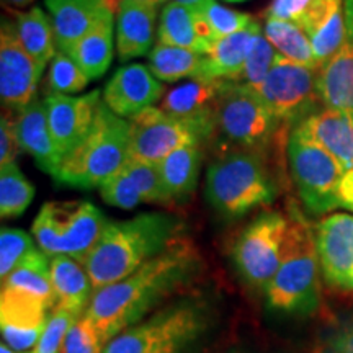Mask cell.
<instances>
[{
	"mask_svg": "<svg viewBox=\"0 0 353 353\" xmlns=\"http://www.w3.org/2000/svg\"><path fill=\"white\" fill-rule=\"evenodd\" d=\"M103 348L95 325L85 314L70 325L65 335L64 353H103Z\"/></svg>",
	"mask_w": 353,
	"mask_h": 353,
	"instance_id": "obj_41",
	"label": "cell"
},
{
	"mask_svg": "<svg viewBox=\"0 0 353 353\" xmlns=\"http://www.w3.org/2000/svg\"><path fill=\"white\" fill-rule=\"evenodd\" d=\"M201 164L200 144H188L167 156L159 165L162 182L172 201H185L198 183Z\"/></svg>",
	"mask_w": 353,
	"mask_h": 353,
	"instance_id": "obj_30",
	"label": "cell"
},
{
	"mask_svg": "<svg viewBox=\"0 0 353 353\" xmlns=\"http://www.w3.org/2000/svg\"><path fill=\"white\" fill-rule=\"evenodd\" d=\"M130 157L161 164L167 156L188 144H201L216 130V120H183L151 107L132 118Z\"/></svg>",
	"mask_w": 353,
	"mask_h": 353,
	"instance_id": "obj_11",
	"label": "cell"
},
{
	"mask_svg": "<svg viewBox=\"0 0 353 353\" xmlns=\"http://www.w3.org/2000/svg\"><path fill=\"white\" fill-rule=\"evenodd\" d=\"M100 195L110 206L132 210L143 203H169L157 164L128 157L117 175L100 187Z\"/></svg>",
	"mask_w": 353,
	"mask_h": 353,
	"instance_id": "obj_15",
	"label": "cell"
},
{
	"mask_svg": "<svg viewBox=\"0 0 353 353\" xmlns=\"http://www.w3.org/2000/svg\"><path fill=\"white\" fill-rule=\"evenodd\" d=\"M263 34L273 44L278 54L291 63L319 70V64L312 51L307 34L291 21L265 17Z\"/></svg>",
	"mask_w": 353,
	"mask_h": 353,
	"instance_id": "obj_32",
	"label": "cell"
},
{
	"mask_svg": "<svg viewBox=\"0 0 353 353\" xmlns=\"http://www.w3.org/2000/svg\"><path fill=\"white\" fill-rule=\"evenodd\" d=\"M44 2L50 8L57 48L65 54L87 33L101 10L108 8L107 0H44Z\"/></svg>",
	"mask_w": 353,
	"mask_h": 353,
	"instance_id": "obj_25",
	"label": "cell"
},
{
	"mask_svg": "<svg viewBox=\"0 0 353 353\" xmlns=\"http://www.w3.org/2000/svg\"><path fill=\"white\" fill-rule=\"evenodd\" d=\"M17 37L23 50L44 69L56 56V34L52 20L39 7L28 12H13Z\"/></svg>",
	"mask_w": 353,
	"mask_h": 353,
	"instance_id": "obj_31",
	"label": "cell"
},
{
	"mask_svg": "<svg viewBox=\"0 0 353 353\" xmlns=\"http://www.w3.org/2000/svg\"><path fill=\"white\" fill-rule=\"evenodd\" d=\"M43 70L20 44L15 23L3 19L0 30V99L3 107L20 112L32 103Z\"/></svg>",
	"mask_w": 353,
	"mask_h": 353,
	"instance_id": "obj_13",
	"label": "cell"
},
{
	"mask_svg": "<svg viewBox=\"0 0 353 353\" xmlns=\"http://www.w3.org/2000/svg\"><path fill=\"white\" fill-rule=\"evenodd\" d=\"M339 203L342 210H347L353 214V170L343 172L341 187H339Z\"/></svg>",
	"mask_w": 353,
	"mask_h": 353,
	"instance_id": "obj_44",
	"label": "cell"
},
{
	"mask_svg": "<svg viewBox=\"0 0 353 353\" xmlns=\"http://www.w3.org/2000/svg\"><path fill=\"white\" fill-rule=\"evenodd\" d=\"M38 249L21 229L2 228L0 231V276L7 278L23 260Z\"/></svg>",
	"mask_w": 353,
	"mask_h": 353,
	"instance_id": "obj_40",
	"label": "cell"
},
{
	"mask_svg": "<svg viewBox=\"0 0 353 353\" xmlns=\"http://www.w3.org/2000/svg\"><path fill=\"white\" fill-rule=\"evenodd\" d=\"M303 132L327 151L343 172L353 170V117L341 110L322 107L298 123Z\"/></svg>",
	"mask_w": 353,
	"mask_h": 353,
	"instance_id": "obj_22",
	"label": "cell"
},
{
	"mask_svg": "<svg viewBox=\"0 0 353 353\" xmlns=\"http://www.w3.org/2000/svg\"><path fill=\"white\" fill-rule=\"evenodd\" d=\"M317 353H353V317L339 325Z\"/></svg>",
	"mask_w": 353,
	"mask_h": 353,
	"instance_id": "obj_43",
	"label": "cell"
},
{
	"mask_svg": "<svg viewBox=\"0 0 353 353\" xmlns=\"http://www.w3.org/2000/svg\"><path fill=\"white\" fill-rule=\"evenodd\" d=\"M157 41L208 54L216 39L198 8L169 2L159 20Z\"/></svg>",
	"mask_w": 353,
	"mask_h": 353,
	"instance_id": "obj_20",
	"label": "cell"
},
{
	"mask_svg": "<svg viewBox=\"0 0 353 353\" xmlns=\"http://www.w3.org/2000/svg\"><path fill=\"white\" fill-rule=\"evenodd\" d=\"M15 128L21 151L28 152L39 169L54 176L63 157L51 136L46 101L34 99L21 108L15 118Z\"/></svg>",
	"mask_w": 353,
	"mask_h": 353,
	"instance_id": "obj_21",
	"label": "cell"
},
{
	"mask_svg": "<svg viewBox=\"0 0 353 353\" xmlns=\"http://www.w3.org/2000/svg\"><path fill=\"white\" fill-rule=\"evenodd\" d=\"M34 0H2V3L6 6L8 10L12 12H20L21 8L32 6Z\"/></svg>",
	"mask_w": 353,
	"mask_h": 353,
	"instance_id": "obj_45",
	"label": "cell"
},
{
	"mask_svg": "<svg viewBox=\"0 0 353 353\" xmlns=\"http://www.w3.org/2000/svg\"><path fill=\"white\" fill-rule=\"evenodd\" d=\"M131 121L114 114L101 100L90 130L61 161L52 179L74 188H95L117 175L130 157Z\"/></svg>",
	"mask_w": 353,
	"mask_h": 353,
	"instance_id": "obj_4",
	"label": "cell"
},
{
	"mask_svg": "<svg viewBox=\"0 0 353 353\" xmlns=\"http://www.w3.org/2000/svg\"><path fill=\"white\" fill-rule=\"evenodd\" d=\"M21 151L19 136H17L15 120L8 113H2L0 120V167L15 162Z\"/></svg>",
	"mask_w": 353,
	"mask_h": 353,
	"instance_id": "obj_42",
	"label": "cell"
},
{
	"mask_svg": "<svg viewBox=\"0 0 353 353\" xmlns=\"http://www.w3.org/2000/svg\"><path fill=\"white\" fill-rule=\"evenodd\" d=\"M100 97L99 90H92L81 97L51 92L46 95L44 101L48 110V123L61 157L72 151L85 138L101 103Z\"/></svg>",
	"mask_w": 353,
	"mask_h": 353,
	"instance_id": "obj_16",
	"label": "cell"
},
{
	"mask_svg": "<svg viewBox=\"0 0 353 353\" xmlns=\"http://www.w3.org/2000/svg\"><path fill=\"white\" fill-rule=\"evenodd\" d=\"M228 2H244V0H228Z\"/></svg>",
	"mask_w": 353,
	"mask_h": 353,
	"instance_id": "obj_49",
	"label": "cell"
},
{
	"mask_svg": "<svg viewBox=\"0 0 353 353\" xmlns=\"http://www.w3.org/2000/svg\"><path fill=\"white\" fill-rule=\"evenodd\" d=\"M317 74L319 70L294 64L280 56L265 81L254 90L281 125L296 126L317 112V105H322Z\"/></svg>",
	"mask_w": 353,
	"mask_h": 353,
	"instance_id": "obj_12",
	"label": "cell"
},
{
	"mask_svg": "<svg viewBox=\"0 0 353 353\" xmlns=\"http://www.w3.org/2000/svg\"><path fill=\"white\" fill-rule=\"evenodd\" d=\"M216 130L236 149L265 151L283 126L252 87L224 81L214 108Z\"/></svg>",
	"mask_w": 353,
	"mask_h": 353,
	"instance_id": "obj_9",
	"label": "cell"
},
{
	"mask_svg": "<svg viewBox=\"0 0 353 353\" xmlns=\"http://www.w3.org/2000/svg\"><path fill=\"white\" fill-rule=\"evenodd\" d=\"M134 2H141V3H148V6H159V3H162L164 0H134Z\"/></svg>",
	"mask_w": 353,
	"mask_h": 353,
	"instance_id": "obj_48",
	"label": "cell"
},
{
	"mask_svg": "<svg viewBox=\"0 0 353 353\" xmlns=\"http://www.w3.org/2000/svg\"><path fill=\"white\" fill-rule=\"evenodd\" d=\"M0 353H26V352H17L13 350L12 347H8L7 343H2V345H0Z\"/></svg>",
	"mask_w": 353,
	"mask_h": 353,
	"instance_id": "obj_47",
	"label": "cell"
},
{
	"mask_svg": "<svg viewBox=\"0 0 353 353\" xmlns=\"http://www.w3.org/2000/svg\"><path fill=\"white\" fill-rule=\"evenodd\" d=\"M286 156L291 179L309 214L322 216L341 208L339 187L343 169L322 145L293 126L286 143Z\"/></svg>",
	"mask_w": 353,
	"mask_h": 353,
	"instance_id": "obj_8",
	"label": "cell"
},
{
	"mask_svg": "<svg viewBox=\"0 0 353 353\" xmlns=\"http://www.w3.org/2000/svg\"><path fill=\"white\" fill-rule=\"evenodd\" d=\"M180 219L169 213H143L108 221L85 268L95 291L123 280L176 242Z\"/></svg>",
	"mask_w": 353,
	"mask_h": 353,
	"instance_id": "obj_2",
	"label": "cell"
},
{
	"mask_svg": "<svg viewBox=\"0 0 353 353\" xmlns=\"http://www.w3.org/2000/svg\"><path fill=\"white\" fill-rule=\"evenodd\" d=\"M342 3L343 0H272L265 17L291 21L309 38Z\"/></svg>",
	"mask_w": 353,
	"mask_h": 353,
	"instance_id": "obj_33",
	"label": "cell"
},
{
	"mask_svg": "<svg viewBox=\"0 0 353 353\" xmlns=\"http://www.w3.org/2000/svg\"><path fill=\"white\" fill-rule=\"evenodd\" d=\"M156 19V6L121 0L117 10V50L121 61L149 56Z\"/></svg>",
	"mask_w": 353,
	"mask_h": 353,
	"instance_id": "obj_23",
	"label": "cell"
},
{
	"mask_svg": "<svg viewBox=\"0 0 353 353\" xmlns=\"http://www.w3.org/2000/svg\"><path fill=\"white\" fill-rule=\"evenodd\" d=\"M290 228L280 267L263 290L272 312L283 316H311L321 299V265L314 228L298 208L290 210Z\"/></svg>",
	"mask_w": 353,
	"mask_h": 353,
	"instance_id": "obj_3",
	"label": "cell"
},
{
	"mask_svg": "<svg viewBox=\"0 0 353 353\" xmlns=\"http://www.w3.org/2000/svg\"><path fill=\"white\" fill-rule=\"evenodd\" d=\"M278 57H280V54H278L275 48H273V44L265 38L262 30V32L255 37L244 68H242L236 82L244 83V85H249L252 88L260 85V83L265 81V77L268 76V72H270L273 65H275Z\"/></svg>",
	"mask_w": 353,
	"mask_h": 353,
	"instance_id": "obj_37",
	"label": "cell"
},
{
	"mask_svg": "<svg viewBox=\"0 0 353 353\" xmlns=\"http://www.w3.org/2000/svg\"><path fill=\"white\" fill-rule=\"evenodd\" d=\"M262 32L257 20L242 32L216 39L208 54H205L196 79L236 82L257 34Z\"/></svg>",
	"mask_w": 353,
	"mask_h": 353,
	"instance_id": "obj_24",
	"label": "cell"
},
{
	"mask_svg": "<svg viewBox=\"0 0 353 353\" xmlns=\"http://www.w3.org/2000/svg\"><path fill=\"white\" fill-rule=\"evenodd\" d=\"M52 309L33 299L2 288L0 293V330L3 343L17 352L30 353L41 337Z\"/></svg>",
	"mask_w": 353,
	"mask_h": 353,
	"instance_id": "obj_18",
	"label": "cell"
},
{
	"mask_svg": "<svg viewBox=\"0 0 353 353\" xmlns=\"http://www.w3.org/2000/svg\"><path fill=\"white\" fill-rule=\"evenodd\" d=\"M206 198L221 216L237 219L276 198V183L262 151L234 149L206 172Z\"/></svg>",
	"mask_w": 353,
	"mask_h": 353,
	"instance_id": "obj_5",
	"label": "cell"
},
{
	"mask_svg": "<svg viewBox=\"0 0 353 353\" xmlns=\"http://www.w3.org/2000/svg\"><path fill=\"white\" fill-rule=\"evenodd\" d=\"M90 82L85 72L79 68L76 61L63 51H57L52 57L50 72H48V87L51 94L72 95L83 90Z\"/></svg>",
	"mask_w": 353,
	"mask_h": 353,
	"instance_id": "obj_36",
	"label": "cell"
},
{
	"mask_svg": "<svg viewBox=\"0 0 353 353\" xmlns=\"http://www.w3.org/2000/svg\"><path fill=\"white\" fill-rule=\"evenodd\" d=\"M107 223L105 214L88 201H50L39 210L32 231L48 257L69 255L85 263Z\"/></svg>",
	"mask_w": 353,
	"mask_h": 353,
	"instance_id": "obj_7",
	"label": "cell"
},
{
	"mask_svg": "<svg viewBox=\"0 0 353 353\" xmlns=\"http://www.w3.org/2000/svg\"><path fill=\"white\" fill-rule=\"evenodd\" d=\"M68 54L90 81L107 72L113 59V12L105 8Z\"/></svg>",
	"mask_w": 353,
	"mask_h": 353,
	"instance_id": "obj_27",
	"label": "cell"
},
{
	"mask_svg": "<svg viewBox=\"0 0 353 353\" xmlns=\"http://www.w3.org/2000/svg\"><path fill=\"white\" fill-rule=\"evenodd\" d=\"M290 218L278 211L259 214L247 224L232 247V262L244 281L265 290L283 259Z\"/></svg>",
	"mask_w": 353,
	"mask_h": 353,
	"instance_id": "obj_10",
	"label": "cell"
},
{
	"mask_svg": "<svg viewBox=\"0 0 353 353\" xmlns=\"http://www.w3.org/2000/svg\"><path fill=\"white\" fill-rule=\"evenodd\" d=\"M210 329V307L198 299H183L123 330L103 353H192Z\"/></svg>",
	"mask_w": 353,
	"mask_h": 353,
	"instance_id": "obj_6",
	"label": "cell"
},
{
	"mask_svg": "<svg viewBox=\"0 0 353 353\" xmlns=\"http://www.w3.org/2000/svg\"><path fill=\"white\" fill-rule=\"evenodd\" d=\"M224 81L192 79L164 94L157 107L162 112L183 120H216L214 108Z\"/></svg>",
	"mask_w": 353,
	"mask_h": 353,
	"instance_id": "obj_26",
	"label": "cell"
},
{
	"mask_svg": "<svg viewBox=\"0 0 353 353\" xmlns=\"http://www.w3.org/2000/svg\"><path fill=\"white\" fill-rule=\"evenodd\" d=\"M34 196V187L15 162L0 167V216L3 219L23 214Z\"/></svg>",
	"mask_w": 353,
	"mask_h": 353,
	"instance_id": "obj_35",
	"label": "cell"
},
{
	"mask_svg": "<svg viewBox=\"0 0 353 353\" xmlns=\"http://www.w3.org/2000/svg\"><path fill=\"white\" fill-rule=\"evenodd\" d=\"M345 39L332 59L317 74L322 107L341 110L353 117V0H343Z\"/></svg>",
	"mask_w": 353,
	"mask_h": 353,
	"instance_id": "obj_19",
	"label": "cell"
},
{
	"mask_svg": "<svg viewBox=\"0 0 353 353\" xmlns=\"http://www.w3.org/2000/svg\"><path fill=\"white\" fill-rule=\"evenodd\" d=\"M198 10L205 17L214 39L226 38L229 34L242 32L255 21L254 17L249 13L232 10V8L221 6L216 0H203Z\"/></svg>",
	"mask_w": 353,
	"mask_h": 353,
	"instance_id": "obj_38",
	"label": "cell"
},
{
	"mask_svg": "<svg viewBox=\"0 0 353 353\" xmlns=\"http://www.w3.org/2000/svg\"><path fill=\"white\" fill-rule=\"evenodd\" d=\"M314 237L325 283L353 293V214L325 216L314 226Z\"/></svg>",
	"mask_w": 353,
	"mask_h": 353,
	"instance_id": "obj_14",
	"label": "cell"
},
{
	"mask_svg": "<svg viewBox=\"0 0 353 353\" xmlns=\"http://www.w3.org/2000/svg\"><path fill=\"white\" fill-rule=\"evenodd\" d=\"M79 317H81V314H77V312L57 304V306L50 312L46 327H44L38 343L30 353H64L65 335H68L70 325H72Z\"/></svg>",
	"mask_w": 353,
	"mask_h": 353,
	"instance_id": "obj_39",
	"label": "cell"
},
{
	"mask_svg": "<svg viewBox=\"0 0 353 353\" xmlns=\"http://www.w3.org/2000/svg\"><path fill=\"white\" fill-rule=\"evenodd\" d=\"M198 272L200 257L193 247L175 242L134 273L97 290L85 316L107 345L123 330L145 319L154 307L190 283Z\"/></svg>",
	"mask_w": 353,
	"mask_h": 353,
	"instance_id": "obj_1",
	"label": "cell"
},
{
	"mask_svg": "<svg viewBox=\"0 0 353 353\" xmlns=\"http://www.w3.org/2000/svg\"><path fill=\"white\" fill-rule=\"evenodd\" d=\"M176 3H182L185 7H192V8H198L201 6L203 0H174Z\"/></svg>",
	"mask_w": 353,
	"mask_h": 353,
	"instance_id": "obj_46",
	"label": "cell"
},
{
	"mask_svg": "<svg viewBox=\"0 0 353 353\" xmlns=\"http://www.w3.org/2000/svg\"><path fill=\"white\" fill-rule=\"evenodd\" d=\"M51 281L56 306H64L77 314H85L95 294L85 265L69 255L51 257Z\"/></svg>",
	"mask_w": 353,
	"mask_h": 353,
	"instance_id": "obj_28",
	"label": "cell"
},
{
	"mask_svg": "<svg viewBox=\"0 0 353 353\" xmlns=\"http://www.w3.org/2000/svg\"><path fill=\"white\" fill-rule=\"evenodd\" d=\"M203 59L205 54L157 41L148 56V68L154 77L164 82H176L185 77L196 79Z\"/></svg>",
	"mask_w": 353,
	"mask_h": 353,
	"instance_id": "obj_34",
	"label": "cell"
},
{
	"mask_svg": "<svg viewBox=\"0 0 353 353\" xmlns=\"http://www.w3.org/2000/svg\"><path fill=\"white\" fill-rule=\"evenodd\" d=\"M164 85L143 64L123 65L103 88V101L114 114L132 120L159 103Z\"/></svg>",
	"mask_w": 353,
	"mask_h": 353,
	"instance_id": "obj_17",
	"label": "cell"
},
{
	"mask_svg": "<svg viewBox=\"0 0 353 353\" xmlns=\"http://www.w3.org/2000/svg\"><path fill=\"white\" fill-rule=\"evenodd\" d=\"M2 288L17 291L48 309H54L56 294L51 281V257L41 249H34L10 275L3 278Z\"/></svg>",
	"mask_w": 353,
	"mask_h": 353,
	"instance_id": "obj_29",
	"label": "cell"
},
{
	"mask_svg": "<svg viewBox=\"0 0 353 353\" xmlns=\"http://www.w3.org/2000/svg\"><path fill=\"white\" fill-rule=\"evenodd\" d=\"M232 353H247V352H232Z\"/></svg>",
	"mask_w": 353,
	"mask_h": 353,
	"instance_id": "obj_50",
	"label": "cell"
}]
</instances>
